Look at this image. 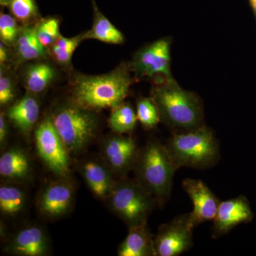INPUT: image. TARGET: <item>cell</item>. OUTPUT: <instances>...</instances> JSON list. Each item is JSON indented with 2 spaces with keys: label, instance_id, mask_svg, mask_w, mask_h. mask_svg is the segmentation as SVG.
<instances>
[{
  "label": "cell",
  "instance_id": "obj_1",
  "mask_svg": "<svg viewBox=\"0 0 256 256\" xmlns=\"http://www.w3.org/2000/svg\"><path fill=\"white\" fill-rule=\"evenodd\" d=\"M130 64H122L109 73L98 76L80 75L72 82L75 105L89 111L112 110L124 104L134 82Z\"/></svg>",
  "mask_w": 256,
  "mask_h": 256
},
{
  "label": "cell",
  "instance_id": "obj_2",
  "mask_svg": "<svg viewBox=\"0 0 256 256\" xmlns=\"http://www.w3.org/2000/svg\"><path fill=\"white\" fill-rule=\"evenodd\" d=\"M158 78L152 90L151 98L156 102L162 120L174 133L204 126V106L198 96L184 90L174 78Z\"/></svg>",
  "mask_w": 256,
  "mask_h": 256
},
{
  "label": "cell",
  "instance_id": "obj_3",
  "mask_svg": "<svg viewBox=\"0 0 256 256\" xmlns=\"http://www.w3.org/2000/svg\"><path fill=\"white\" fill-rule=\"evenodd\" d=\"M176 170H205L220 160V146L214 132L204 124L183 132H174L165 144Z\"/></svg>",
  "mask_w": 256,
  "mask_h": 256
},
{
  "label": "cell",
  "instance_id": "obj_4",
  "mask_svg": "<svg viewBox=\"0 0 256 256\" xmlns=\"http://www.w3.org/2000/svg\"><path fill=\"white\" fill-rule=\"evenodd\" d=\"M137 181L163 205L171 195L176 168L165 144L150 141L138 156L136 164Z\"/></svg>",
  "mask_w": 256,
  "mask_h": 256
},
{
  "label": "cell",
  "instance_id": "obj_5",
  "mask_svg": "<svg viewBox=\"0 0 256 256\" xmlns=\"http://www.w3.org/2000/svg\"><path fill=\"white\" fill-rule=\"evenodd\" d=\"M110 195L112 210L129 227L146 224L148 215L154 204H158L137 180L119 182L114 185Z\"/></svg>",
  "mask_w": 256,
  "mask_h": 256
},
{
  "label": "cell",
  "instance_id": "obj_6",
  "mask_svg": "<svg viewBox=\"0 0 256 256\" xmlns=\"http://www.w3.org/2000/svg\"><path fill=\"white\" fill-rule=\"evenodd\" d=\"M52 120L68 152H77L84 149L95 134V118L90 111L75 104L60 108Z\"/></svg>",
  "mask_w": 256,
  "mask_h": 256
},
{
  "label": "cell",
  "instance_id": "obj_7",
  "mask_svg": "<svg viewBox=\"0 0 256 256\" xmlns=\"http://www.w3.org/2000/svg\"><path fill=\"white\" fill-rule=\"evenodd\" d=\"M38 156L56 174L66 176L69 172L68 151L56 130L52 118H47L35 130Z\"/></svg>",
  "mask_w": 256,
  "mask_h": 256
},
{
  "label": "cell",
  "instance_id": "obj_8",
  "mask_svg": "<svg viewBox=\"0 0 256 256\" xmlns=\"http://www.w3.org/2000/svg\"><path fill=\"white\" fill-rule=\"evenodd\" d=\"M170 46L169 38H164L140 48L130 64L131 72L140 78L164 77L173 79L170 68Z\"/></svg>",
  "mask_w": 256,
  "mask_h": 256
},
{
  "label": "cell",
  "instance_id": "obj_9",
  "mask_svg": "<svg viewBox=\"0 0 256 256\" xmlns=\"http://www.w3.org/2000/svg\"><path fill=\"white\" fill-rule=\"evenodd\" d=\"M190 213L162 224L154 238V256H178L193 246V230Z\"/></svg>",
  "mask_w": 256,
  "mask_h": 256
},
{
  "label": "cell",
  "instance_id": "obj_10",
  "mask_svg": "<svg viewBox=\"0 0 256 256\" xmlns=\"http://www.w3.org/2000/svg\"><path fill=\"white\" fill-rule=\"evenodd\" d=\"M182 186L193 204V210L190 213L188 218L192 228L214 220L220 202L206 184L200 180L185 178Z\"/></svg>",
  "mask_w": 256,
  "mask_h": 256
},
{
  "label": "cell",
  "instance_id": "obj_11",
  "mask_svg": "<svg viewBox=\"0 0 256 256\" xmlns=\"http://www.w3.org/2000/svg\"><path fill=\"white\" fill-rule=\"evenodd\" d=\"M254 217L250 203L244 195L220 202L213 220L212 238L226 235L237 226L252 222Z\"/></svg>",
  "mask_w": 256,
  "mask_h": 256
},
{
  "label": "cell",
  "instance_id": "obj_12",
  "mask_svg": "<svg viewBox=\"0 0 256 256\" xmlns=\"http://www.w3.org/2000/svg\"><path fill=\"white\" fill-rule=\"evenodd\" d=\"M104 152L109 164L120 172L136 166L140 154L136 141L129 136H117L108 140Z\"/></svg>",
  "mask_w": 256,
  "mask_h": 256
},
{
  "label": "cell",
  "instance_id": "obj_13",
  "mask_svg": "<svg viewBox=\"0 0 256 256\" xmlns=\"http://www.w3.org/2000/svg\"><path fill=\"white\" fill-rule=\"evenodd\" d=\"M73 198L74 191L70 185L62 182L53 183L42 194L38 208L46 216H60L68 212Z\"/></svg>",
  "mask_w": 256,
  "mask_h": 256
},
{
  "label": "cell",
  "instance_id": "obj_14",
  "mask_svg": "<svg viewBox=\"0 0 256 256\" xmlns=\"http://www.w3.org/2000/svg\"><path fill=\"white\" fill-rule=\"evenodd\" d=\"M40 104L34 96H24L6 112V117L18 130L28 134L34 127L40 117Z\"/></svg>",
  "mask_w": 256,
  "mask_h": 256
},
{
  "label": "cell",
  "instance_id": "obj_15",
  "mask_svg": "<svg viewBox=\"0 0 256 256\" xmlns=\"http://www.w3.org/2000/svg\"><path fill=\"white\" fill-rule=\"evenodd\" d=\"M10 249L13 254L18 256H43L47 249L46 236L38 227H28L18 232Z\"/></svg>",
  "mask_w": 256,
  "mask_h": 256
},
{
  "label": "cell",
  "instance_id": "obj_16",
  "mask_svg": "<svg viewBox=\"0 0 256 256\" xmlns=\"http://www.w3.org/2000/svg\"><path fill=\"white\" fill-rule=\"evenodd\" d=\"M120 256H154V239L146 224L130 227L129 233L119 248Z\"/></svg>",
  "mask_w": 256,
  "mask_h": 256
},
{
  "label": "cell",
  "instance_id": "obj_17",
  "mask_svg": "<svg viewBox=\"0 0 256 256\" xmlns=\"http://www.w3.org/2000/svg\"><path fill=\"white\" fill-rule=\"evenodd\" d=\"M92 1L94 24L90 30L84 33V40H96L110 44H122L124 42V34L102 14L98 8L95 0Z\"/></svg>",
  "mask_w": 256,
  "mask_h": 256
},
{
  "label": "cell",
  "instance_id": "obj_18",
  "mask_svg": "<svg viewBox=\"0 0 256 256\" xmlns=\"http://www.w3.org/2000/svg\"><path fill=\"white\" fill-rule=\"evenodd\" d=\"M14 46L18 58L23 62L41 60L48 53V48L38 40L34 26L22 28Z\"/></svg>",
  "mask_w": 256,
  "mask_h": 256
},
{
  "label": "cell",
  "instance_id": "obj_19",
  "mask_svg": "<svg viewBox=\"0 0 256 256\" xmlns=\"http://www.w3.org/2000/svg\"><path fill=\"white\" fill-rule=\"evenodd\" d=\"M55 77V68L50 64L37 62L26 68L24 84L30 94H40L50 86Z\"/></svg>",
  "mask_w": 256,
  "mask_h": 256
},
{
  "label": "cell",
  "instance_id": "obj_20",
  "mask_svg": "<svg viewBox=\"0 0 256 256\" xmlns=\"http://www.w3.org/2000/svg\"><path fill=\"white\" fill-rule=\"evenodd\" d=\"M30 170V160L21 150H10L0 158V174L3 178L12 180L25 178Z\"/></svg>",
  "mask_w": 256,
  "mask_h": 256
},
{
  "label": "cell",
  "instance_id": "obj_21",
  "mask_svg": "<svg viewBox=\"0 0 256 256\" xmlns=\"http://www.w3.org/2000/svg\"><path fill=\"white\" fill-rule=\"evenodd\" d=\"M84 178L96 196L104 198L109 196L114 188L107 170L96 162H87L82 168Z\"/></svg>",
  "mask_w": 256,
  "mask_h": 256
},
{
  "label": "cell",
  "instance_id": "obj_22",
  "mask_svg": "<svg viewBox=\"0 0 256 256\" xmlns=\"http://www.w3.org/2000/svg\"><path fill=\"white\" fill-rule=\"evenodd\" d=\"M138 120L137 114L132 106L124 102L112 110L108 124L114 132L124 134L132 132Z\"/></svg>",
  "mask_w": 256,
  "mask_h": 256
},
{
  "label": "cell",
  "instance_id": "obj_23",
  "mask_svg": "<svg viewBox=\"0 0 256 256\" xmlns=\"http://www.w3.org/2000/svg\"><path fill=\"white\" fill-rule=\"evenodd\" d=\"M10 12L23 26H32L40 20L36 0H12L9 4Z\"/></svg>",
  "mask_w": 256,
  "mask_h": 256
},
{
  "label": "cell",
  "instance_id": "obj_24",
  "mask_svg": "<svg viewBox=\"0 0 256 256\" xmlns=\"http://www.w3.org/2000/svg\"><path fill=\"white\" fill-rule=\"evenodd\" d=\"M24 202L23 192L13 186L0 188V210L4 214L14 216L22 210Z\"/></svg>",
  "mask_w": 256,
  "mask_h": 256
},
{
  "label": "cell",
  "instance_id": "obj_25",
  "mask_svg": "<svg viewBox=\"0 0 256 256\" xmlns=\"http://www.w3.org/2000/svg\"><path fill=\"white\" fill-rule=\"evenodd\" d=\"M84 34L72 38L62 36L50 47V52L56 62L67 65L70 62L72 56L80 42L84 41Z\"/></svg>",
  "mask_w": 256,
  "mask_h": 256
},
{
  "label": "cell",
  "instance_id": "obj_26",
  "mask_svg": "<svg viewBox=\"0 0 256 256\" xmlns=\"http://www.w3.org/2000/svg\"><path fill=\"white\" fill-rule=\"evenodd\" d=\"M37 36L46 48H50L62 36L60 33V20L55 18H42L36 25Z\"/></svg>",
  "mask_w": 256,
  "mask_h": 256
},
{
  "label": "cell",
  "instance_id": "obj_27",
  "mask_svg": "<svg viewBox=\"0 0 256 256\" xmlns=\"http://www.w3.org/2000/svg\"><path fill=\"white\" fill-rule=\"evenodd\" d=\"M136 114L138 120L146 129L156 127L161 120L156 102L152 99L148 98L138 99Z\"/></svg>",
  "mask_w": 256,
  "mask_h": 256
},
{
  "label": "cell",
  "instance_id": "obj_28",
  "mask_svg": "<svg viewBox=\"0 0 256 256\" xmlns=\"http://www.w3.org/2000/svg\"><path fill=\"white\" fill-rule=\"evenodd\" d=\"M18 20L12 15L5 14L2 12L0 14V38L6 46H14L21 28L18 25Z\"/></svg>",
  "mask_w": 256,
  "mask_h": 256
},
{
  "label": "cell",
  "instance_id": "obj_29",
  "mask_svg": "<svg viewBox=\"0 0 256 256\" xmlns=\"http://www.w3.org/2000/svg\"><path fill=\"white\" fill-rule=\"evenodd\" d=\"M15 96L14 86L9 75L4 73L2 68L0 72V105L4 106L10 104Z\"/></svg>",
  "mask_w": 256,
  "mask_h": 256
},
{
  "label": "cell",
  "instance_id": "obj_30",
  "mask_svg": "<svg viewBox=\"0 0 256 256\" xmlns=\"http://www.w3.org/2000/svg\"><path fill=\"white\" fill-rule=\"evenodd\" d=\"M6 133H8V126L5 119V114L3 112L0 114V142L2 144L6 139Z\"/></svg>",
  "mask_w": 256,
  "mask_h": 256
},
{
  "label": "cell",
  "instance_id": "obj_31",
  "mask_svg": "<svg viewBox=\"0 0 256 256\" xmlns=\"http://www.w3.org/2000/svg\"><path fill=\"white\" fill-rule=\"evenodd\" d=\"M9 60L8 57V50H6V45L2 42L0 43V64L2 66Z\"/></svg>",
  "mask_w": 256,
  "mask_h": 256
},
{
  "label": "cell",
  "instance_id": "obj_32",
  "mask_svg": "<svg viewBox=\"0 0 256 256\" xmlns=\"http://www.w3.org/2000/svg\"><path fill=\"white\" fill-rule=\"evenodd\" d=\"M252 8V12H254V16H255L256 21V0H248Z\"/></svg>",
  "mask_w": 256,
  "mask_h": 256
},
{
  "label": "cell",
  "instance_id": "obj_33",
  "mask_svg": "<svg viewBox=\"0 0 256 256\" xmlns=\"http://www.w3.org/2000/svg\"><path fill=\"white\" fill-rule=\"evenodd\" d=\"M12 0H0V4H1L2 6H9Z\"/></svg>",
  "mask_w": 256,
  "mask_h": 256
}]
</instances>
